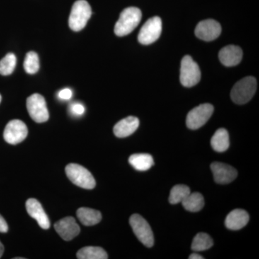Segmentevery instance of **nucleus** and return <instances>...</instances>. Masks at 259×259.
Returning <instances> with one entry per match:
<instances>
[{"label":"nucleus","instance_id":"f257e3e1","mask_svg":"<svg viewBox=\"0 0 259 259\" xmlns=\"http://www.w3.org/2000/svg\"><path fill=\"white\" fill-rule=\"evenodd\" d=\"M142 18V13L135 7L126 8L121 13L115 26V33L117 36H125L137 28Z\"/></svg>","mask_w":259,"mask_h":259},{"label":"nucleus","instance_id":"f03ea898","mask_svg":"<svg viewBox=\"0 0 259 259\" xmlns=\"http://www.w3.org/2000/svg\"><path fill=\"white\" fill-rule=\"evenodd\" d=\"M257 89L256 79L253 76L243 78L231 90L232 100L238 105H243L251 100Z\"/></svg>","mask_w":259,"mask_h":259},{"label":"nucleus","instance_id":"7ed1b4c3","mask_svg":"<svg viewBox=\"0 0 259 259\" xmlns=\"http://www.w3.org/2000/svg\"><path fill=\"white\" fill-rule=\"evenodd\" d=\"M91 15V7L88 2L86 0H77L73 5L70 14L69 28L74 31H80L86 26Z\"/></svg>","mask_w":259,"mask_h":259},{"label":"nucleus","instance_id":"20e7f679","mask_svg":"<svg viewBox=\"0 0 259 259\" xmlns=\"http://www.w3.org/2000/svg\"><path fill=\"white\" fill-rule=\"evenodd\" d=\"M66 174L72 183L87 190H93L96 182L90 171L77 163H69L66 167Z\"/></svg>","mask_w":259,"mask_h":259},{"label":"nucleus","instance_id":"39448f33","mask_svg":"<svg viewBox=\"0 0 259 259\" xmlns=\"http://www.w3.org/2000/svg\"><path fill=\"white\" fill-rule=\"evenodd\" d=\"M200 78L201 71L198 64L190 56H185L181 62V83L185 88H192L199 83Z\"/></svg>","mask_w":259,"mask_h":259},{"label":"nucleus","instance_id":"423d86ee","mask_svg":"<svg viewBox=\"0 0 259 259\" xmlns=\"http://www.w3.org/2000/svg\"><path fill=\"white\" fill-rule=\"evenodd\" d=\"M130 225L134 234L141 243L151 248L154 244V237L151 226L142 216L134 214L130 218Z\"/></svg>","mask_w":259,"mask_h":259},{"label":"nucleus","instance_id":"0eeeda50","mask_svg":"<svg viewBox=\"0 0 259 259\" xmlns=\"http://www.w3.org/2000/svg\"><path fill=\"white\" fill-rule=\"evenodd\" d=\"M27 109L30 117L37 123L47 122L49 119L47 102L44 97L39 94H33L28 97Z\"/></svg>","mask_w":259,"mask_h":259},{"label":"nucleus","instance_id":"6e6552de","mask_svg":"<svg viewBox=\"0 0 259 259\" xmlns=\"http://www.w3.org/2000/svg\"><path fill=\"white\" fill-rule=\"evenodd\" d=\"M214 112V107L206 103L192 109L187 116V127L191 130L200 128L208 121Z\"/></svg>","mask_w":259,"mask_h":259},{"label":"nucleus","instance_id":"1a4fd4ad","mask_svg":"<svg viewBox=\"0 0 259 259\" xmlns=\"http://www.w3.org/2000/svg\"><path fill=\"white\" fill-rule=\"evenodd\" d=\"M161 31V19L159 17L150 18L140 30L139 41L143 45H150L159 38Z\"/></svg>","mask_w":259,"mask_h":259},{"label":"nucleus","instance_id":"9d476101","mask_svg":"<svg viewBox=\"0 0 259 259\" xmlns=\"http://www.w3.org/2000/svg\"><path fill=\"white\" fill-rule=\"evenodd\" d=\"M28 131L25 122L20 120H13L8 122L4 131L5 141L11 145L20 144L26 139Z\"/></svg>","mask_w":259,"mask_h":259},{"label":"nucleus","instance_id":"9b49d317","mask_svg":"<svg viewBox=\"0 0 259 259\" xmlns=\"http://www.w3.org/2000/svg\"><path fill=\"white\" fill-rule=\"evenodd\" d=\"M222 28L221 24L212 20H202L197 24L195 28L196 36L204 41H212L221 35Z\"/></svg>","mask_w":259,"mask_h":259},{"label":"nucleus","instance_id":"f8f14e48","mask_svg":"<svg viewBox=\"0 0 259 259\" xmlns=\"http://www.w3.org/2000/svg\"><path fill=\"white\" fill-rule=\"evenodd\" d=\"M210 167L216 183L226 185L236 180L238 176V171L236 168L226 163L214 162Z\"/></svg>","mask_w":259,"mask_h":259},{"label":"nucleus","instance_id":"ddd939ff","mask_svg":"<svg viewBox=\"0 0 259 259\" xmlns=\"http://www.w3.org/2000/svg\"><path fill=\"white\" fill-rule=\"evenodd\" d=\"M56 231L64 240L69 241L74 239L80 233L79 225L72 217L63 218L54 225Z\"/></svg>","mask_w":259,"mask_h":259},{"label":"nucleus","instance_id":"4468645a","mask_svg":"<svg viewBox=\"0 0 259 259\" xmlns=\"http://www.w3.org/2000/svg\"><path fill=\"white\" fill-rule=\"evenodd\" d=\"M26 209L29 215L37 221L42 229H49L51 226L49 217L42 208L41 204L36 199H28L26 202Z\"/></svg>","mask_w":259,"mask_h":259},{"label":"nucleus","instance_id":"2eb2a0df","mask_svg":"<svg viewBox=\"0 0 259 259\" xmlns=\"http://www.w3.org/2000/svg\"><path fill=\"white\" fill-rule=\"evenodd\" d=\"M243 58V51L236 46L223 48L219 52V59L224 66L231 67L240 64Z\"/></svg>","mask_w":259,"mask_h":259},{"label":"nucleus","instance_id":"dca6fc26","mask_svg":"<svg viewBox=\"0 0 259 259\" xmlns=\"http://www.w3.org/2000/svg\"><path fill=\"white\" fill-rule=\"evenodd\" d=\"M249 221V214L245 210L236 209L227 215L225 225L232 231H238L246 226Z\"/></svg>","mask_w":259,"mask_h":259},{"label":"nucleus","instance_id":"f3484780","mask_svg":"<svg viewBox=\"0 0 259 259\" xmlns=\"http://www.w3.org/2000/svg\"><path fill=\"white\" fill-rule=\"evenodd\" d=\"M139 120L134 116H129L119 121L114 127L113 131L117 138H125L136 132L139 127Z\"/></svg>","mask_w":259,"mask_h":259},{"label":"nucleus","instance_id":"a211bd4d","mask_svg":"<svg viewBox=\"0 0 259 259\" xmlns=\"http://www.w3.org/2000/svg\"><path fill=\"white\" fill-rule=\"evenodd\" d=\"M76 215L80 222L85 226H93L98 224L101 221L102 214L96 209L81 207L78 209Z\"/></svg>","mask_w":259,"mask_h":259},{"label":"nucleus","instance_id":"6ab92c4d","mask_svg":"<svg viewBox=\"0 0 259 259\" xmlns=\"http://www.w3.org/2000/svg\"><path fill=\"white\" fill-rule=\"evenodd\" d=\"M129 163L138 171H147L154 164L152 156L148 153H136L130 156Z\"/></svg>","mask_w":259,"mask_h":259},{"label":"nucleus","instance_id":"aec40b11","mask_svg":"<svg viewBox=\"0 0 259 259\" xmlns=\"http://www.w3.org/2000/svg\"><path fill=\"white\" fill-rule=\"evenodd\" d=\"M211 146L214 151L223 153L230 146L229 135L225 128L218 129L211 139Z\"/></svg>","mask_w":259,"mask_h":259},{"label":"nucleus","instance_id":"412c9836","mask_svg":"<svg viewBox=\"0 0 259 259\" xmlns=\"http://www.w3.org/2000/svg\"><path fill=\"white\" fill-rule=\"evenodd\" d=\"M182 204L186 210L193 212H199L203 208L204 199L203 196L199 192H190V194L182 201Z\"/></svg>","mask_w":259,"mask_h":259},{"label":"nucleus","instance_id":"4be33fe9","mask_svg":"<svg viewBox=\"0 0 259 259\" xmlns=\"http://www.w3.org/2000/svg\"><path fill=\"white\" fill-rule=\"evenodd\" d=\"M79 259H107V252L101 247L88 246L81 248L76 253Z\"/></svg>","mask_w":259,"mask_h":259},{"label":"nucleus","instance_id":"5701e85b","mask_svg":"<svg viewBox=\"0 0 259 259\" xmlns=\"http://www.w3.org/2000/svg\"><path fill=\"white\" fill-rule=\"evenodd\" d=\"M213 245L212 238L207 233H197L192 241V249L195 251L208 250Z\"/></svg>","mask_w":259,"mask_h":259},{"label":"nucleus","instance_id":"b1692460","mask_svg":"<svg viewBox=\"0 0 259 259\" xmlns=\"http://www.w3.org/2000/svg\"><path fill=\"white\" fill-rule=\"evenodd\" d=\"M190 189L187 186L184 185L175 186L170 192L168 200L172 204L182 203V201L190 194Z\"/></svg>","mask_w":259,"mask_h":259},{"label":"nucleus","instance_id":"393cba45","mask_svg":"<svg viewBox=\"0 0 259 259\" xmlns=\"http://www.w3.org/2000/svg\"><path fill=\"white\" fill-rule=\"evenodd\" d=\"M24 69L28 74H34L40 69V61L36 53L30 51L26 54L24 61Z\"/></svg>","mask_w":259,"mask_h":259},{"label":"nucleus","instance_id":"a878e982","mask_svg":"<svg viewBox=\"0 0 259 259\" xmlns=\"http://www.w3.org/2000/svg\"><path fill=\"white\" fill-rule=\"evenodd\" d=\"M17 64V58L14 54L10 53L0 61V74L8 76L14 71Z\"/></svg>","mask_w":259,"mask_h":259},{"label":"nucleus","instance_id":"bb28decb","mask_svg":"<svg viewBox=\"0 0 259 259\" xmlns=\"http://www.w3.org/2000/svg\"><path fill=\"white\" fill-rule=\"evenodd\" d=\"M69 110L71 115L79 117V116H81L84 113L85 108L82 104L79 103V102H74V103L70 105Z\"/></svg>","mask_w":259,"mask_h":259},{"label":"nucleus","instance_id":"cd10ccee","mask_svg":"<svg viewBox=\"0 0 259 259\" xmlns=\"http://www.w3.org/2000/svg\"><path fill=\"white\" fill-rule=\"evenodd\" d=\"M72 91L70 89L66 88L61 90L59 93V98L62 100H69L72 97Z\"/></svg>","mask_w":259,"mask_h":259},{"label":"nucleus","instance_id":"c85d7f7f","mask_svg":"<svg viewBox=\"0 0 259 259\" xmlns=\"http://www.w3.org/2000/svg\"><path fill=\"white\" fill-rule=\"evenodd\" d=\"M8 231V223L3 216L0 214V233H5Z\"/></svg>","mask_w":259,"mask_h":259},{"label":"nucleus","instance_id":"c756f323","mask_svg":"<svg viewBox=\"0 0 259 259\" xmlns=\"http://www.w3.org/2000/svg\"><path fill=\"white\" fill-rule=\"evenodd\" d=\"M189 258L190 259H203V257L202 256V255L197 254V253H192V254H191L190 255V257H189Z\"/></svg>","mask_w":259,"mask_h":259},{"label":"nucleus","instance_id":"7c9ffc66","mask_svg":"<svg viewBox=\"0 0 259 259\" xmlns=\"http://www.w3.org/2000/svg\"><path fill=\"white\" fill-rule=\"evenodd\" d=\"M4 245H3V243L0 241V258L3 256V253H4Z\"/></svg>","mask_w":259,"mask_h":259},{"label":"nucleus","instance_id":"2f4dec72","mask_svg":"<svg viewBox=\"0 0 259 259\" xmlns=\"http://www.w3.org/2000/svg\"><path fill=\"white\" fill-rule=\"evenodd\" d=\"M25 258H19V257H18V258H15V259H24Z\"/></svg>","mask_w":259,"mask_h":259},{"label":"nucleus","instance_id":"473e14b6","mask_svg":"<svg viewBox=\"0 0 259 259\" xmlns=\"http://www.w3.org/2000/svg\"><path fill=\"white\" fill-rule=\"evenodd\" d=\"M2 101V96L1 95H0V102Z\"/></svg>","mask_w":259,"mask_h":259}]
</instances>
